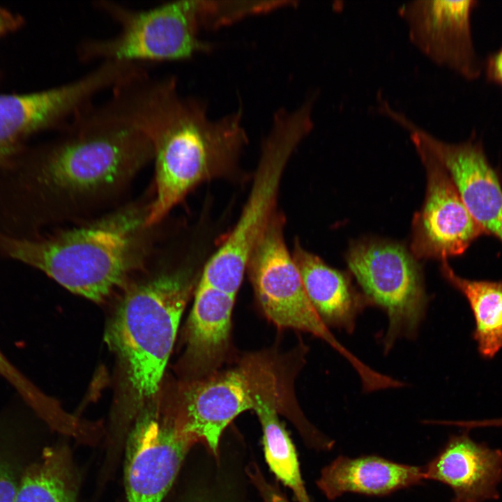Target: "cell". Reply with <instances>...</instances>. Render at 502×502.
Wrapping results in <instances>:
<instances>
[{"label":"cell","instance_id":"15","mask_svg":"<svg viewBox=\"0 0 502 502\" xmlns=\"http://www.w3.org/2000/svg\"><path fill=\"white\" fill-rule=\"evenodd\" d=\"M453 434L423 468L424 479L441 482L453 492L452 502H486L500 497L502 450L473 440L469 429Z\"/></svg>","mask_w":502,"mask_h":502},{"label":"cell","instance_id":"17","mask_svg":"<svg viewBox=\"0 0 502 502\" xmlns=\"http://www.w3.org/2000/svg\"><path fill=\"white\" fill-rule=\"evenodd\" d=\"M424 480L423 468L398 464L377 456H340L326 466L317 486L329 499L344 493L385 495Z\"/></svg>","mask_w":502,"mask_h":502},{"label":"cell","instance_id":"16","mask_svg":"<svg viewBox=\"0 0 502 502\" xmlns=\"http://www.w3.org/2000/svg\"><path fill=\"white\" fill-rule=\"evenodd\" d=\"M291 254L321 319L326 326L352 333L358 316L368 306L363 294L354 288L348 275L330 267L297 241Z\"/></svg>","mask_w":502,"mask_h":502},{"label":"cell","instance_id":"5","mask_svg":"<svg viewBox=\"0 0 502 502\" xmlns=\"http://www.w3.org/2000/svg\"><path fill=\"white\" fill-rule=\"evenodd\" d=\"M314 102L279 111L264 140L250 195L234 228L206 264L200 282L236 295L248 260L277 211L281 178L292 153L313 128Z\"/></svg>","mask_w":502,"mask_h":502},{"label":"cell","instance_id":"12","mask_svg":"<svg viewBox=\"0 0 502 502\" xmlns=\"http://www.w3.org/2000/svg\"><path fill=\"white\" fill-rule=\"evenodd\" d=\"M473 0H416L397 8L412 44L438 66L471 80L481 73L471 36Z\"/></svg>","mask_w":502,"mask_h":502},{"label":"cell","instance_id":"3","mask_svg":"<svg viewBox=\"0 0 502 502\" xmlns=\"http://www.w3.org/2000/svg\"><path fill=\"white\" fill-rule=\"evenodd\" d=\"M153 190L71 227L27 237L0 233V255L45 273L95 302L121 287L165 235L166 220L149 226Z\"/></svg>","mask_w":502,"mask_h":502},{"label":"cell","instance_id":"7","mask_svg":"<svg viewBox=\"0 0 502 502\" xmlns=\"http://www.w3.org/2000/svg\"><path fill=\"white\" fill-rule=\"evenodd\" d=\"M285 218L276 211L250 254L246 272L266 317L280 328L312 334L326 342L354 368L360 381H372L376 372L330 332L312 306L284 235Z\"/></svg>","mask_w":502,"mask_h":502},{"label":"cell","instance_id":"4","mask_svg":"<svg viewBox=\"0 0 502 502\" xmlns=\"http://www.w3.org/2000/svg\"><path fill=\"white\" fill-rule=\"evenodd\" d=\"M167 236L127 280L107 331L138 402L158 393L180 320L193 288L192 270L180 263Z\"/></svg>","mask_w":502,"mask_h":502},{"label":"cell","instance_id":"27","mask_svg":"<svg viewBox=\"0 0 502 502\" xmlns=\"http://www.w3.org/2000/svg\"><path fill=\"white\" fill-rule=\"evenodd\" d=\"M271 502H289L286 499L277 494H273L271 497Z\"/></svg>","mask_w":502,"mask_h":502},{"label":"cell","instance_id":"6","mask_svg":"<svg viewBox=\"0 0 502 502\" xmlns=\"http://www.w3.org/2000/svg\"><path fill=\"white\" fill-rule=\"evenodd\" d=\"M93 6L109 17L119 30L110 37L89 38L77 46L80 61H174L207 52L212 45L199 37L201 1H172L146 9L112 0Z\"/></svg>","mask_w":502,"mask_h":502},{"label":"cell","instance_id":"18","mask_svg":"<svg viewBox=\"0 0 502 502\" xmlns=\"http://www.w3.org/2000/svg\"><path fill=\"white\" fill-rule=\"evenodd\" d=\"M236 295L199 282L187 328L188 355L197 370L211 374L228 347Z\"/></svg>","mask_w":502,"mask_h":502},{"label":"cell","instance_id":"9","mask_svg":"<svg viewBox=\"0 0 502 502\" xmlns=\"http://www.w3.org/2000/svg\"><path fill=\"white\" fill-rule=\"evenodd\" d=\"M278 374L273 362L259 356L211 373L184 389L176 420L185 433L204 441L216 455L223 430L238 415L254 409L260 395L283 394Z\"/></svg>","mask_w":502,"mask_h":502},{"label":"cell","instance_id":"20","mask_svg":"<svg viewBox=\"0 0 502 502\" xmlns=\"http://www.w3.org/2000/svg\"><path fill=\"white\" fill-rule=\"evenodd\" d=\"M283 402V396L260 395L253 409L262 427L265 458L271 471L294 492L299 502H310L294 446L277 416Z\"/></svg>","mask_w":502,"mask_h":502},{"label":"cell","instance_id":"26","mask_svg":"<svg viewBox=\"0 0 502 502\" xmlns=\"http://www.w3.org/2000/svg\"><path fill=\"white\" fill-rule=\"evenodd\" d=\"M22 22L21 16L0 7V37L16 30L21 26Z\"/></svg>","mask_w":502,"mask_h":502},{"label":"cell","instance_id":"19","mask_svg":"<svg viewBox=\"0 0 502 502\" xmlns=\"http://www.w3.org/2000/svg\"><path fill=\"white\" fill-rule=\"evenodd\" d=\"M441 271L469 305L475 325L472 336L479 354L485 359H492L502 349V280L462 277L447 261H442Z\"/></svg>","mask_w":502,"mask_h":502},{"label":"cell","instance_id":"1","mask_svg":"<svg viewBox=\"0 0 502 502\" xmlns=\"http://www.w3.org/2000/svg\"><path fill=\"white\" fill-rule=\"evenodd\" d=\"M61 135L0 168V232L26 237L81 223L126 203L153 158L151 142L109 98L77 114Z\"/></svg>","mask_w":502,"mask_h":502},{"label":"cell","instance_id":"21","mask_svg":"<svg viewBox=\"0 0 502 502\" xmlns=\"http://www.w3.org/2000/svg\"><path fill=\"white\" fill-rule=\"evenodd\" d=\"M15 502H75V490L66 452L47 448L19 480Z\"/></svg>","mask_w":502,"mask_h":502},{"label":"cell","instance_id":"10","mask_svg":"<svg viewBox=\"0 0 502 502\" xmlns=\"http://www.w3.org/2000/svg\"><path fill=\"white\" fill-rule=\"evenodd\" d=\"M123 76L121 65L104 61L53 88L24 94L0 93V168L22 153L28 138L47 129H61L93 103L98 95L111 91Z\"/></svg>","mask_w":502,"mask_h":502},{"label":"cell","instance_id":"13","mask_svg":"<svg viewBox=\"0 0 502 502\" xmlns=\"http://www.w3.org/2000/svg\"><path fill=\"white\" fill-rule=\"evenodd\" d=\"M196 441L176 419L147 416L130 436L125 467L127 502H162Z\"/></svg>","mask_w":502,"mask_h":502},{"label":"cell","instance_id":"23","mask_svg":"<svg viewBox=\"0 0 502 502\" xmlns=\"http://www.w3.org/2000/svg\"><path fill=\"white\" fill-rule=\"evenodd\" d=\"M0 376L13 387L22 401L33 412L40 411L46 405L48 397L13 365L1 349Z\"/></svg>","mask_w":502,"mask_h":502},{"label":"cell","instance_id":"11","mask_svg":"<svg viewBox=\"0 0 502 502\" xmlns=\"http://www.w3.org/2000/svg\"><path fill=\"white\" fill-rule=\"evenodd\" d=\"M409 134L427 181L423 206L413 220L411 253L417 259L446 261L487 234L470 213L446 169L417 136Z\"/></svg>","mask_w":502,"mask_h":502},{"label":"cell","instance_id":"14","mask_svg":"<svg viewBox=\"0 0 502 502\" xmlns=\"http://www.w3.org/2000/svg\"><path fill=\"white\" fill-rule=\"evenodd\" d=\"M415 133L448 172L473 218L502 243V186L480 141L448 143L422 127Z\"/></svg>","mask_w":502,"mask_h":502},{"label":"cell","instance_id":"25","mask_svg":"<svg viewBox=\"0 0 502 502\" xmlns=\"http://www.w3.org/2000/svg\"><path fill=\"white\" fill-rule=\"evenodd\" d=\"M485 72L490 82L502 88V47L487 57Z\"/></svg>","mask_w":502,"mask_h":502},{"label":"cell","instance_id":"22","mask_svg":"<svg viewBox=\"0 0 502 502\" xmlns=\"http://www.w3.org/2000/svg\"><path fill=\"white\" fill-rule=\"evenodd\" d=\"M292 1H205L203 26L217 28L229 24L245 16L271 11L291 5Z\"/></svg>","mask_w":502,"mask_h":502},{"label":"cell","instance_id":"2","mask_svg":"<svg viewBox=\"0 0 502 502\" xmlns=\"http://www.w3.org/2000/svg\"><path fill=\"white\" fill-rule=\"evenodd\" d=\"M111 91L112 100L153 147L149 226L167 220L200 183L231 173L248 142L241 108L212 120L204 103L180 93L173 76H153L141 67Z\"/></svg>","mask_w":502,"mask_h":502},{"label":"cell","instance_id":"8","mask_svg":"<svg viewBox=\"0 0 502 502\" xmlns=\"http://www.w3.org/2000/svg\"><path fill=\"white\" fill-rule=\"evenodd\" d=\"M346 259L368 305L387 315L383 351H389L399 338L413 339L425 318L429 298L413 254L396 243L365 240L350 247Z\"/></svg>","mask_w":502,"mask_h":502},{"label":"cell","instance_id":"24","mask_svg":"<svg viewBox=\"0 0 502 502\" xmlns=\"http://www.w3.org/2000/svg\"><path fill=\"white\" fill-rule=\"evenodd\" d=\"M18 484L13 466L0 457V502H15Z\"/></svg>","mask_w":502,"mask_h":502}]
</instances>
